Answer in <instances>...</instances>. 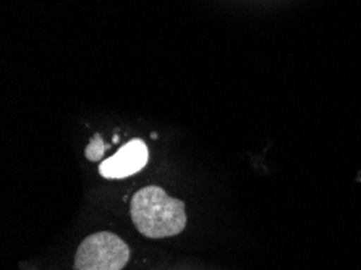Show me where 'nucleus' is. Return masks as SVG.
Listing matches in <instances>:
<instances>
[{"instance_id": "nucleus-4", "label": "nucleus", "mask_w": 361, "mask_h": 270, "mask_svg": "<svg viewBox=\"0 0 361 270\" xmlns=\"http://www.w3.org/2000/svg\"><path fill=\"white\" fill-rule=\"evenodd\" d=\"M106 149L107 147L104 146L102 137L99 135H96L94 137H92V141L90 142V145H87L86 151H85V156L90 159L91 162H97V161H101L102 154H104V151H106Z\"/></svg>"}, {"instance_id": "nucleus-2", "label": "nucleus", "mask_w": 361, "mask_h": 270, "mask_svg": "<svg viewBox=\"0 0 361 270\" xmlns=\"http://www.w3.org/2000/svg\"><path fill=\"white\" fill-rule=\"evenodd\" d=\"M130 247L111 231H97L81 241L75 252L76 270H123Z\"/></svg>"}, {"instance_id": "nucleus-1", "label": "nucleus", "mask_w": 361, "mask_h": 270, "mask_svg": "<svg viewBox=\"0 0 361 270\" xmlns=\"http://www.w3.org/2000/svg\"><path fill=\"white\" fill-rule=\"evenodd\" d=\"M130 214L136 230L151 240L171 238L187 227L185 202L171 197L159 186L136 191L130 202Z\"/></svg>"}, {"instance_id": "nucleus-3", "label": "nucleus", "mask_w": 361, "mask_h": 270, "mask_svg": "<svg viewBox=\"0 0 361 270\" xmlns=\"http://www.w3.org/2000/svg\"><path fill=\"white\" fill-rule=\"evenodd\" d=\"M149 159L147 146L141 140H133L118 149L116 156L101 164L99 172L107 180H122L143 170Z\"/></svg>"}]
</instances>
